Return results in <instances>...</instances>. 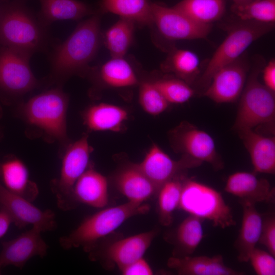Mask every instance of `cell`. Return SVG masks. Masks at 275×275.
I'll list each match as a JSON object with an SVG mask.
<instances>
[{
	"mask_svg": "<svg viewBox=\"0 0 275 275\" xmlns=\"http://www.w3.org/2000/svg\"><path fill=\"white\" fill-rule=\"evenodd\" d=\"M100 12L79 23L62 43L57 45L50 57L49 86H62L73 75H85L95 56L100 41Z\"/></svg>",
	"mask_w": 275,
	"mask_h": 275,
	"instance_id": "1",
	"label": "cell"
},
{
	"mask_svg": "<svg viewBox=\"0 0 275 275\" xmlns=\"http://www.w3.org/2000/svg\"><path fill=\"white\" fill-rule=\"evenodd\" d=\"M69 97L62 86L46 90L18 106V113L30 126L47 141L57 142L64 151L69 144L66 116Z\"/></svg>",
	"mask_w": 275,
	"mask_h": 275,
	"instance_id": "2",
	"label": "cell"
},
{
	"mask_svg": "<svg viewBox=\"0 0 275 275\" xmlns=\"http://www.w3.org/2000/svg\"><path fill=\"white\" fill-rule=\"evenodd\" d=\"M149 210L147 205L129 201L103 209L86 218L68 235L61 237L60 244L66 250L82 247L89 252L101 239L113 233L126 220Z\"/></svg>",
	"mask_w": 275,
	"mask_h": 275,
	"instance_id": "3",
	"label": "cell"
},
{
	"mask_svg": "<svg viewBox=\"0 0 275 275\" xmlns=\"http://www.w3.org/2000/svg\"><path fill=\"white\" fill-rule=\"evenodd\" d=\"M46 27L17 1L0 12V44L33 55L47 46Z\"/></svg>",
	"mask_w": 275,
	"mask_h": 275,
	"instance_id": "4",
	"label": "cell"
},
{
	"mask_svg": "<svg viewBox=\"0 0 275 275\" xmlns=\"http://www.w3.org/2000/svg\"><path fill=\"white\" fill-rule=\"evenodd\" d=\"M263 59L261 57L255 59L240 95L232 127V129L236 131L274 122V92L261 84L258 79L263 65Z\"/></svg>",
	"mask_w": 275,
	"mask_h": 275,
	"instance_id": "5",
	"label": "cell"
},
{
	"mask_svg": "<svg viewBox=\"0 0 275 275\" xmlns=\"http://www.w3.org/2000/svg\"><path fill=\"white\" fill-rule=\"evenodd\" d=\"M274 24L240 20L233 25L197 80V87L203 93L219 69L239 58L254 41L272 31Z\"/></svg>",
	"mask_w": 275,
	"mask_h": 275,
	"instance_id": "6",
	"label": "cell"
},
{
	"mask_svg": "<svg viewBox=\"0 0 275 275\" xmlns=\"http://www.w3.org/2000/svg\"><path fill=\"white\" fill-rule=\"evenodd\" d=\"M178 208L189 215L209 221L214 227L225 229L236 225L231 208L221 193L186 177L183 183Z\"/></svg>",
	"mask_w": 275,
	"mask_h": 275,
	"instance_id": "7",
	"label": "cell"
},
{
	"mask_svg": "<svg viewBox=\"0 0 275 275\" xmlns=\"http://www.w3.org/2000/svg\"><path fill=\"white\" fill-rule=\"evenodd\" d=\"M169 138L174 151L181 156L208 163L215 171L224 168L212 137L190 122H181L170 131Z\"/></svg>",
	"mask_w": 275,
	"mask_h": 275,
	"instance_id": "8",
	"label": "cell"
},
{
	"mask_svg": "<svg viewBox=\"0 0 275 275\" xmlns=\"http://www.w3.org/2000/svg\"><path fill=\"white\" fill-rule=\"evenodd\" d=\"M88 138L85 134L78 140L69 143L64 151L60 175L51 181V190L58 207L62 210H69L73 187L89 166L93 149L89 145Z\"/></svg>",
	"mask_w": 275,
	"mask_h": 275,
	"instance_id": "9",
	"label": "cell"
},
{
	"mask_svg": "<svg viewBox=\"0 0 275 275\" xmlns=\"http://www.w3.org/2000/svg\"><path fill=\"white\" fill-rule=\"evenodd\" d=\"M31 56L4 46L0 50V91L17 97L40 86L30 66Z\"/></svg>",
	"mask_w": 275,
	"mask_h": 275,
	"instance_id": "10",
	"label": "cell"
},
{
	"mask_svg": "<svg viewBox=\"0 0 275 275\" xmlns=\"http://www.w3.org/2000/svg\"><path fill=\"white\" fill-rule=\"evenodd\" d=\"M153 24L166 39L170 40L205 39L211 25L194 21L173 7L151 3Z\"/></svg>",
	"mask_w": 275,
	"mask_h": 275,
	"instance_id": "11",
	"label": "cell"
},
{
	"mask_svg": "<svg viewBox=\"0 0 275 275\" xmlns=\"http://www.w3.org/2000/svg\"><path fill=\"white\" fill-rule=\"evenodd\" d=\"M0 208L10 215L19 228L32 225L43 232L52 231L57 226L53 211L39 209L31 201L10 192L1 184Z\"/></svg>",
	"mask_w": 275,
	"mask_h": 275,
	"instance_id": "12",
	"label": "cell"
},
{
	"mask_svg": "<svg viewBox=\"0 0 275 275\" xmlns=\"http://www.w3.org/2000/svg\"><path fill=\"white\" fill-rule=\"evenodd\" d=\"M202 163L185 156H181L179 160H175L154 144L143 161L137 165L155 187L158 193L165 183L188 169L200 166Z\"/></svg>",
	"mask_w": 275,
	"mask_h": 275,
	"instance_id": "13",
	"label": "cell"
},
{
	"mask_svg": "<svg viewBox=\"0 0 275 275\" xmlns=\"http://www.w3.org/2000/svg\"><path fill=\"white\" fill-rule=\"evenodd\" d=\"M248 70V64L240 57L213 75L203 96L218 103L235 102L244 89Z\"/></svg>",
	"mask_w": 275,
	"mask_h": 275,
	"instance_id": "14",
	"label": "cell"
},
{
	"mask_svg": "<svg viewBox=\"0 0 275 275\" xmlns=\"http://www.w3.org/2000/svg\"><path fill=\"white\" fill-rule=\"evenodd\" d=\"M41 233L37 228L32 227L16 238L3 242L0 253V269L8 265L21 269L32 257L45 256L48 245Z\"/></svg>",
	"mask_w": 275,
	"mask_h": 275,
	"instance_id": "15",
	"label": "cell"
},
{
	"mask_svg": "<svg viewBox=\"0 0 275 275\" xmlns=\"http://www.w3.org/2000/svg\"><path fill=\"white\" fill-rule=\"evenodd\" d=\"M108 200L107 179L89 165L73 187L69 210L74 208L77 203L94 208H104L107 204Z\"/></svg>",
	"mask_w": 275,
	"mask_h": 275,
	"instance_id": "16",
	"label": "cell"
},
{
	"mask_svg": "<svg viewBox=\"0 0 275 275\" xmlns=\"http://www.w3.org/2000/svg\"><path fill=\"white\" fill-rule=\"evenodd\" d=\"M224 190L239 199L255 204L274 201V188L266 179L258 178L255 172H237L230 175Z\"/></svg>",
	"mask_w": 275,
	"mask_h": 275,
	"instance_id": "17",
	"label": "cell"
},
{
	"mask_svg": "<svg viewBox=\"0 0 275 275\" xmlns=\"http://www.w3.org/2000/svg\"><path fill=\"white\" fill-rule=\"evenodd\" d=\"M237 132L250 154L254 172L274 174V136L263 135L253 129Z\"/></svg>",
	"mask_w": 275,
	"mask_h": 275,
	"instance_id": "18",
	"label": "cell"
},
{
	"mask_svg": "<svg viewBox=\"0 0 275 275\" xmlns=\"http://www.w3.org/2000/svg\"><path fill=\"white\" fill-rule=\"evenodd\" d=\"M157 233L153 229L118 240L106 248L103 256L121 270L143 257Z\"/></svg>",
	"mask_w": 275,
	"mask_h": 275,
	"instance_id": "19",
	"label": "cell"
},
{
	"mask_svg": "<svg viewBox=\"0 0 275 275\" xmlns=\"http://www.w3.org/2000/svg\"><path fill=\"white\" fill-rule=\"evenodd\" d=\"M168 266L175 269L180 275H242L238 271L225 265L223 256H199L191 257H171L167 262Z\"/></svg>",
	"mask_w": 275,
	"mask_h": 275,
	"instance_id": "20",
	"label": "cell"
},
{
	"mask_svg": "<svg viewBox=\"0 0 275 275\" xmlns=\"http://www.w3.org/2000/svg\"><path fill=\"white\" fill-rule=\"evenodd\" d=\"M242 208V218L234 247L241 262L249 261V256L259 242L262 224V216L255 207V203L239 199Z\"/></svg>",
	"mask_w": 275,
	"mask_h": 275,
	"instance_id": "21",
	"label": "cell"
},
{
	"mask_svg": "<svg viewBox=\"0 0 275 275\" xmlns=\"http://www.w3.org/2000/svg\"><path fill=\"white\" fill-rule=\"evenodd\" d=\"M118 190L128 201L143 203L157 191L137 163H130L120 169L114 178Z\"/></svg>",
	"mask_w": 275,
	"mask_h": 275,
	"instance_id": "22",
	"label": "cell"
},
{
	"mask_svg": "<svg viewBox=\"0 0 275 275\" xmlns=\"http://www.w3.org/2000/svg\"><path fill=\"white\" fill-rule=\"evenodd\" d=\"M1 176L10 192L31 202L38 196V186L30 179L28 168L19 159L10 158L1 163Z\"/></svg>",
	"mask_w": 275,
	"mask_h": 275,
	"instance_id": "23",
	"label": "cell"
},
{
	"mask_svg": "<svg viewBox=\"0 0 275 275\" xmlns=\"http://www.w3.org/2000/svg\"><path fill=\"white\" fill-rule=\"evenodd\" d=\"M84 124L91 131H119L128 118V113L117 105L99 103L89 107L82 113Z\"/></svg>",
	"mask_w": 275,
	"mask_h": 275,
	"instance_id": "24",
	"label": "cell"
},
{
	"mask_svg": "<svg viewBox=\"0 0 275 275\" xmlns=\"http://www.w3.org/2000/svg\"><path fill=\"white\" fill-rule=\"evenodd\" d=\"M39 20L45 26L57 20H78L94 12L86 3L78 0H39Z\"/></svg>",
	"mask_w": 275,
	"mask_h": 275,
	"instance_id": "25",
	"label": "cell"
},
{
	"mask_svg": "<svg viewBox=\"0 0 275 275\" xmlns=\"http://www.w3.org/2000/svg\"><path fill=\"white\" fill-rule=\"evenodd\" d=\"M151 2L149 0H101L100 12H110L141 25L153 24Z\"/></svg>",
	"mask_w": 275,
	"mask_h": 275,
	"instance_id": "26",
	"label": "cell"
},
{
	"mask_svg": "<svg viewBox=\"0 0 275 275\" xmlns=\"http://www.w3.org/2000/svg\"><path fill=\"white\" fill-rule=\"evenodd\" d=\"M97 76L102 85L109 88H126L139 84L134 70L124 57L112 58L101 66Z\"/></svg>",
	"mask_w": 275,
	"mask_h": 275,
	"instance_id": "27",
	"label": "cell"
},
{
	"mask_svg": "<svg viewBox=\"0 0 275 275\" xmlns=\"http://www.w3.org/2000/svg\"><path fill=\"white\" fill-rule=\"evenodd\" d=\"M203 219L189 215L177 228L174 238V257L190 256L204 237Z\"/></svg>",
	"mask_w": 275,
	"mask_h": 275,
	"instance_id": "28",
	"label": "cell"
},
{
	"mask_svg": "<svg viewBox=\"0 0 275 275\" xmlns=\"http://www.w3.org/2000/svg\"><path fill=\"white\" fill-rule=\"evenodd\" d=\"M226 0H182L173 7L200 24H210L222 18Z\"/></svg>",
	"mask_w": 275,
	"mask_h": 275,
	"instance_id": "29",
	"label": "cell"
},
{
	"mask_svg": "<svg viewBox=\"0 0 275 275\" xmlns=\"http://www.w3.org/2000/svg\"><path fill=\"white\" fill-rule=\"evenodd\" d=\"M199 66L200 60L195 53L188 50L175 49L170 52L161 68L190 85L200 73Z\"/></svg>",
	"mask_w": 275,
	"mask_h": 275,
	"instance_id": "30",
	"label": "cell"
},
{
	"mask_svg": "<svg viewBox=\"0 0 275 275\" xmlns=\"http://www.w3.org/2000/svg\"><path fill=\"white\" fill-rule=\"evenodd\" d=\"M185 176L181 174L165 183L158 191V213L161 225L169 226L178 208Z\"/></svg>",
	"mask_w": 275,
	"mask_h": 275,
	"instance_id": "31",
	"label": "cell"
},
{
	"mask_svg": "<svg viewBox=\"0 0 275 275\" xmlns=\"http://www.w3.org/2000/svg\"><path fill=\"white\" fill-rule=\"evenodd\" d=\"M135 23L120 18L104 34V41L112 58L124 57L132 44Z\"/></svg>",
	"mask_w": 275,
	"mask_h": 275,
	"instance_id": "32",
	"label": "cell"
},
{
	"mask_svg": "<svg viewBox=\"0 0 275 275\" xmlns=\"http://www.w3.org/2000/svg\"><path fill=\"white\" fill-rule=\"evenodd\" d=\"M231 11L241 20L265 23L275 21V0H249L233 4Z\"/></svg>",
	"mask_w": 275,
	"mask_h": 275,
	"instance_id": "33",
	"label": "cell"
},
{
	"mask_svg": "<svg viewBox=\"0 0 275 275\" xmlns=\"http://www.w3.org/2000/svg\"><path fill=\"white\" fill-rule=\"evenodd\" d=\"M152 82L169 103H184L195 94L189 85L177 77L161 78Z\"/></svg>",
	"mask_w": 275,
	"mask_h": 275,
	"instance_id": "34",
	"label": "cell"
},
{
	"mask_svg": "<svg viewBox=\"0 0 275 275\" xmlns=\"http://www.w3.org/2000/svg\"><path fill=\"white\" fill-rule=\"evenodd\" d=\"M139 102L143 109L152 115L162 113L169 104L152 81H144L140 84Z\"/></svg>",
	"mask_w": 275,
	"mask_h": 275,
	"instance_id": "35",
	"label": "cell"
},
{
	"mask_svg": "<svg viewBox=\"0 0 275 275\" xmlns=\"http://www.w3.org/2000/svg\"><path fill=\"white\" fill-rule=\"evenodd\" d=\"M249 261L257 274H275V258L269 252L256 246L252 251Z\"/></svg>",
	"mask_w": 275,
	"mask_h": 275,
	"instance_id": "36",
	"label": "cell"
},
{
	"mask_svg": "<svg viewBox=\"0 0 275 275\" xmlns=\"http://www.w3.org/2000/svg\"><path fill=\"white\" fill-rule=\"evenodd\" d=\"M259 243L265 246L268 252L275 257V215L268 213L262 217V224Z\"/></svg>",
	"mask_w": 275,
	"mask_h": 275,
	"instance_id": "37",
	"label": "cell"
},
{
	"mask_svg": "<svg viewBox=\"0 0 275 275\" xmlns=\"http://www.w3.org/2000/svg\"><path fill=\"white\" fill-rule=\"evenodd\" d=\"M124 275H152L153 271L148 263L142 257L121 270Z\"/></svg>",
	"mask_w": 275,
	"mask_h": 275,
	"instance_id": "38",
	"label": "cell"
},
{
	"mask_svg": "<svg viewBox=\"0 0 275 275\" xmlns=\"http://www.w3.org/2000/svg\"><path fill=\"white\" fill-rule=\"evenodd\" d=\"M264 85L269 90L275 91V61L271 60L263 70Z\"/></svg>",
	"mask_w": 275,
	"mask_h": 275,
	"instance_id": "39",
	"label": "cell"
},
{
	"mask_svg": "<svg viewBox=\"0 0 275 275\" xmlns=\"http://www.w3.org/2000/svg\"><path fill=\"white\" fill-rule=\"evenodd\" d=\"M12 223L13 222L10 215L5 210L0 208V238L7 233Z\"/></svg>",
	"mask_w": 275,
	"mask_h": 275,
	"instance_id": "40",
	"label": "cell"
},
{
	"mask_svg": "<svg viewBox=\"0 0 275 275\" xmlns=\"http://www.w3.org/2000/svg\"><path fill=\"white\" fill-rule=\"evenodd\" d=\"M234 2V4H240L242 3L245 2H247L249 0H232Z\"/></svg>",
	"mask_w": 275,
	"mask_h": 275,
	"instance_id": "41",
	"label": "cell"
},
{
	"mask_svg": "<svg viewBox=\"0 0 275 275\" xmlns=\"http://www.w3.org/2000/svg\"><path fill=\"white\" fill-rule=\"evenodd\" d=\"M0 176H1V163H0Z\"/></svg>",
	"mask_w": 275,
	"mask_h": 275,
	"instance_id": "42",
	"label": "cell"
},
{
	"mask_svg": "<svg viewBox=\"0 0 275 275\" xmlns=\"http://www.w3.org/2000/svg\"><path fill=\"white\" fill-rule=\"evenodd\" d=\"M1 109H0V117H1Z\"/></svg>",
	"mask_w": 275,
	"mask_h": 275,
	"instance_id": "43",
	"label": "cell"
},
{
	"mask_svg": "<svg viewBox=\"0 0 275 275\" xmlns=\"http://www.w3.org/2000/svg\"><path fill=\"white\" fill-rule=\"evenodd\" d=\"M1 269H0V274H1Z\"/></svg>",
	"mask_w": 275,
	"mask_h": 275,
	"instance_id": "44",
	"label": "cell"
}]
</instances>
